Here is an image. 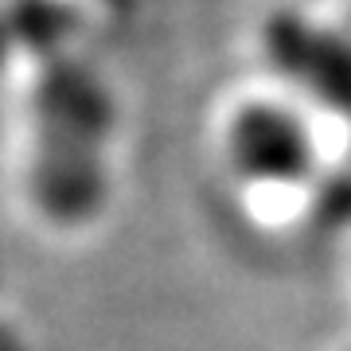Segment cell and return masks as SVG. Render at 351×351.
Here are the masks:
<instances>
[{"label":"cell","instance_id":"5","mask_svg":"<svg viewBox=\"0 0 351 351\" xmlns=\"http://www.w3.org/2000/svg\"><path fill=\"white\" fill-rule=\"evenodd\" d=\"M98 4H106V8H113V12H129L137 0H98Z\"/></svg>","mask_w":351,"mask_h":351},{"label":"cell","instance_id":"2","mask_svg":"<svg viewBox=\"0 0 351 351\" xmlns=\"http://www.w3.org/2000/svg\"><path fill=\"white\" fill-rule=\"evenodd\" d=\"M223 156L230 176L254 191H304L324 172V149L313 121L277 98L242 101L226 117Z\"/></svg>","mask_w":351,"mask_h":351},{"label":"cell","instance_id":"3","mask_svg":"<svg viewBox=\"0 0 351 351\" xmlns=\"http://www.w3.org/2000/svg\"><path fill=\"white\" fill-rule=\"evenodd\" d=\"M262 55L289 86L351 125V36L281 8L262 24Z\"/></svg>","mask_w":351,"mask_h":351},{"label":"cell","instance_id":"1","mask_svg":"<svg viewBox=\"0 0 351 351\" xmlns=\"http://www.w3.org/2000/svg\"><path fill=\"white\" fill-rule=\"evenodd\" d=\"M117 94L110 78L71 47L36 55L27 82L24 191L55 230H86L110 211Z\"/></svg>","mask_w":351,"mask_h":351},{"label":"cell","instance_id":"4","mask_svg":"<svg viewBox=\"0 0 351 351\" xmlns=\"http://www.w3.org/2000/svg\"><path fill=\"white\" fill-rule=\"evenodd\" d=\"M316 211L332 226L351 223V149L336 164H324L316 180Z\"/></svg>","mask_w":351,"mask_h":351}]
</instances>
